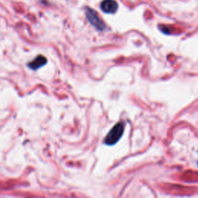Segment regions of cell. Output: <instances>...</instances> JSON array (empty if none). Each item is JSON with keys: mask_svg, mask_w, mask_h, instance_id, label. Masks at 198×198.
<instances>
[{"mask_svg": "<svg viewBox=\"0 0 198 198\" xmlns=\"http://www.w3.org/2000/svg\"><path fill=\"white\" fill-rule=\"evenodd\" d=\"M100 8L105 13L113 14L118 10V5L115 0H104L101 2Z\"/></svg>", "mask_w": 198, "mask_h": 198, "instance_id": "3957f363", "label": "cell"}, {"mask_svg": "<svg viewBox=\"0 0 198 198\" xmlns=\"http://www.w3.org/2000/svg\"><path fill=\"white\" fill-rule=\"evenodd\" d=\"M85 16L87 19L88 20L92 27H94L98 31H104L106 29L105 23L101 20V18L99 17L98 14L96 11L92 9V8L86 6L84 8Z\"/></svg>", "mask_w": 198, "mask_h": 198, "instance_id": "7a4b0ae2", "label": "cell"}, {"mask_svg": "<svg viewBox=\"0 0 198 198\" xmlns=\"http://www.w3.org/2000/svg\"><path fill=\"white\" fill-rule=\"evenodd\" d=\"M47 64V59L46 57H44L42 55H39L38 57H36L32 62L29 64L28 66L32 70H37V69L40 68L41 67L44 66Z\"/></svg>", "mask_w": 198, "mask_h": 198, "instance_id": "277c9868", "label": "cell"}, {"mask_svg": "<svg viewBox=\"0 0 198 198\" xmlns=\"http://www.w3.org/2000/svg\"><path fill=\"white\" fill-rule=\"evenodd\" d=\"M124 130H125V123L122 122L117 123L106 135L104 141L105 144L112 146L118 143L123 135Z\"/></svg>", "mask_w": 198, "mask_h": 198, "instance_id": "6da1fadb", "label": "cell"}]
</instances>
